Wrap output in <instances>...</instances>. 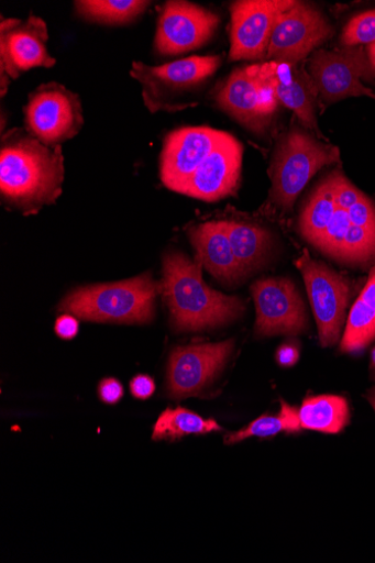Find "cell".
Returning <instances> with one entry per match:
<instances>
[{
    "label": "cell",
    "mask_w": 375,
    "mask_h": 563,
    "mask_svg": "<svg viewBox=\"0 0 375 563\" xmlns=\"http://www.w3.org/2000/svg\"><path fill=\"white\" fill-rule=\"evenodd\" d=\"M318 93L329 104L349 97L366 96L375 99V93L363 86L361 79L373 74L364 47L346 46L342 49H319L309 64Z\"/></svg>",
    "instance_id": "8"
},
{
    "label": "cell",
    "mask_w": 375,
    "mask_h": 563,
    "mask_svg": "<svg viewBox=\"0 0 375 563\" xmlns=\"http://www.w3.org/2000/svg\"><path fill=\"white\" fill-rule=\"evenodd\" d=\"M148 4L142 0H79L75 2V9L86 21L118 25L134 21Z\"/></svg>",
    "instance_id": "24"
},
{
    "label": "cell",
    "mask_w": 375,
    "mask_h": 563,
    "mask_svg": "<svg viewBox=\"0 0 375 563\" xmlns=\"http://www.w3.org/2000/svg\"><path fill=\"white\" fill-rule=\"evenodd\" d=\"M293 0H241L231 7L230 62L266 59L278 19Z\"/></svg>",
    "instance_id": "9"
},
{
    "label": "cell",
    "mask_w": 375,
    "mask_h": 563,
    "mask_svg": "<svg viewBox=\"0 0 375 563\" xmlns=\"http://www.w3.org/2000/svg\"><path fill=\"white\" fill-rule=\"evenodd\" d=\"M221 57H190L163 66L132 64L131 77L140 82L142 98L152 113L179 112L176 96L202 85L221 66Z\"/></svg>",
    "instance_id": "6"
},
{
    "label": "cell",
    "mask_w": 375,
    "mask_h": 563,
    "mask_svg": "<svg viewBox=\"0 0 375 563\" xmlns=\"http://www.w3.org/2000/svg\"><path fill=\"white\" fill-rule=\"evenodd\" d=\"M230 241L235 257L244 271L256 268L271 245V235L261 227L236 221H227Z\"/></svg>",
    "instance_id": "23"
},
{
    "label": "cell",
    "mask_w": 375,
    "mask_h": 563,
    "mask_svg": "<svg viewBox=\"0 0 375 563\" xmlns=\"http://www.w3.org/2000/svg\"><path fill=\"white\" fill-rule=\"evenodd\" d=\"M55 330L59 338L73 340L79 333V322L74 316H63L57 320Z\"/></svg>",
    "instance_id": "31"
},
{
    "label": "cell",
    "mask_w": 375,
    "mask_h": 563,
    "mask_svg": "<svg viewBox=\"0 0 375 563\" xmlns=\"http://www.w3.org/2000/svg\"><path fill=\"white\" fill-rule=\"evenodd\" d=\"M367 399L371 402V405L373 406L374 411H375V388L370 391Z\"/></svg>",
    "instance_id": "36"
},
{
    "label": "cell",
    "mask_w": 375,
    "mask_h": 563,
    "mask_svg": "<svg viewBox=\"0 0 375 563\" xmlns=\"http://www.w3.org/2000/svg\"><path fill=\"white\" fill-rule=\"evenodd\" d=\"M335 209L334 180L331 174L317 186L300 217L299 229L309 243L313 245L324 234Z\"/></svg>",
    "instance_id": "22"
},
{
    "label": "cell",
    "mask_w": 375,
    "mask_h": 563,
    "mask_svg": "<svg viewBox=\"0 0 375 563\" xmlns=\"http://www.w3.org/2000/svg\"><path fill=\"white\" fill-rule=\"evenodd\" d=\"M11 77L2 69H0V84H2V89H0V92H2V97H4L8 93Z\"/></svg>",
    "instance_id": "34"
},
{
    "label": "cell",
    "mask_w": 375,
    "mask_h": 563,
    "mask_svg": "<svg viewBox=\"0 0 375 563\" xmlns=\"http://www.w3.org/2000/svg\"><path fill=\"white\" fill-rule=\"evenodd\" d=\"M23 113L25 130L46 146L74 139L85 123L79 95L55 81L32 91Z\"/></svg>",
    "instance_id": "5"
},
{
    "label": "cell",
    "mask_w": 375,
    "mask_h": 563,
    "mask_svg": "<svg viewBox=\"0 0 375 563\" xmlns=\"http://www.w3.org/2000/svg\"><path fill=\"white\" fill-rule=\"evenodd\" d=\"M301 429L340 433L350 421L348 400L341 396H318L306 399L298 409Z\"/></svg>",
    "instance_id": "21"
},
{
    "label": "cell",
    "mask_w": 375,
    "mask_h": 563,
    "mask_svg": "<svg viewBox=\"0 0 375 563\" xmlns=\"http://www.w3.org/2000/svg\"><path fill=\"white\" fill-rule=\"evenodd\" d=\"M296 266L306 284L320 344L333 346L339 342L346 320L351 297L350 283L326 264L311 261L306 250Z\"/></svg>",
    "instance_id": "7"
},
{
    "label": "cell",
    "mask_w": 375,
    "mask_h": 563,
    "mask_svg": "<svg viewBox=\"0 0 375 563\" xmlns=\"http://www.w3.org/2000/svg\"><path fill=\"white\" fill-rule=\"evenodd\" d=\"M277 360L283 366H293L298 361V351L291 345H284L278 351Z\"/></svg>",
    "instance_id": "33"
},
{
    "label": "cell",
    "mask_w": 375,
    "mask_h": 563,
    "mask_svg": "<svg viewBox=\"0 0 375 563\" xmlns=\"http://www.w3.org/2000/svg\"><path fill=\"white\" fill-rule=\"evenodd\" d=\"M373 43H375V11L353 18L344 29L342 44L356 46Z\"/></svg>",
    "instance_id": "26"
},
{
    "label": "cell",
    "mask_w": 375,
    "mask_h": 563,
    "mask_svg": "<svg viewBox=\"0 0 375 563\" xmlns=\"http://www.w3.org/2000/svg\"><path fill=\"white\" fill-rule=\"evenodd\" d=\"M201 264L192 263L178 251L164 257V279L159 290L169 307L178 331H201L225 325L244 312L243 301L208 287L201 277Z\"/></svg>",
    "instance_id": "2"
},
{
    "label": "cell",
    "mask_w": 375,
    "mask_h": 563,
    "mask_svg": "<svg viewBox=\"0 0 375 563\" xmlns=\"http://www.w3.org/2000/svg\"><path fill=\"white\" fill-rule=\"evenodd\" d=\"M283 408L280 419L284 423L285 431L288 433H297L301 430L298 409L291 407L285 401H282Z\"/></svg>",
    "instance_id": "32"
},
{
    "label": "cell",
    "mask_w": 375,
    "mask_h": 563,
    "mask_svg": "<svg viewBox=\"0 0 375 563\" xmlns=\"http://www.w3.org/2000/svg\"><path fill=\"white\" fill-rule=\"evenodd\" d=\"M283 431H285V427L280 417H262L241 431L228 434L224 441L230 445L253 437H274Z\"/></svg>",
    "instance_id": "27"
},
{
    "label": "cell",
    "mask_w": 375,
    "mask_h": 563,
    "mask_svg": "<svg viewBox=\"0 0 375 563\" xmlns=\"http://www.w3.org/2000/svg\"><path fill=\"white\" fill-rule=\"evenodd\" d=\"M242 159L241 142L228 133L187 181L180 194L209 202L232 195L240 183Z\"/></svg>",
    "instance_id": "16"
},
{
    "label": "cell",
    "mask_w": 375,
    "mask_h": 563,
    "mask_svg": "<svg viewBox=\"0 0 375 563\" xmlns=\"http://www.w3.org/2000/svg\"><path fill=\"white\" fill-rule=\"evenodd\" d=\"M227 135V132L206 126L184 128L172 132L161 153V180L166 187L180 194L187 181Z\"/></svg>",
    "instance_id": "14"
},
{
    "label": "cell",
    "mask_w": 375,
    "mask_h": 563,
    "mask_svg": "<svg viewBox=\"0 0 375 563\" xmlns=\"http://www.w3.org/2000/svg\"><path fill=\"white\" fill-rule=\"evenodd\" d=\"M220 18L201 7L170 0L157 20L154 46L159 55L177 56L205 45L216 34Z\"/></svg>",
    "instance_id": "11"
},
{
    "label": "cell",
    "mask_w": 375,
    "mask_h": 563,
    "mask_svg": "<svg viewBox=\"0 0 375 563\" xmlns=\"http://www.w3.org/2000/svg\"><path fill=\"white\" fill-rule=\"evenodd\" d=\"M65 166L62 145L46 146L25 129L2 136L0 191L10 207L33 214L63 192Z\"/></svg>",
    "instance_id": "1"
},
{
    "label": "cell",
    "mask_w": 375,
    "mask_h": 563,
    "mask_svg": "<svg viewBox=\"0 0 375 563\" xmlns=\"http://www.w3.org/2000/svg\"><path fill=\"white\" fill-rule=\"evenodd\" d=\"M274 79L279 101L295 112L302 125L321 136L315 117V99L318 92L310 76L297 65L267 63Z\"/></svg>",
    "instance_id": "19"
},
{
    "label": "cell",
    "mask_w": 375,
    "mask_h": 563,
    "mask_svg": "<svg viewBox=\"0 0 375 563\" xmlns=\"http://www.w3.org/2000/svg\"><path fill=\"white\" fill-rule=\"evenodd\" d=\"M251 289L256 307V335H298L306 330V306L291 280L261 279Z\"/></svg>",
    "instance_id": "10"
},
{
    "label": "cell",
    "mask_w": 375,
    "mask_h": 563,
    "mask_svg": "<svg viewBox=\"0 0 375 563\" xmlns=\"http://www.w3.org/2000/svg\"><path fill=\"white\" fill-rule=\"evenodd\" d=\"M196 250V261L224 284L239 282L244 271L240 266L228 232L227 221L206 222L188 230Z\"/></svg>",
    "instance_id": "17"
},
{
    "label": "cell",
    "mask_w": 375,
    "mask_h": 563,
    "mask_svg": "<svg viewBox=\"0 0 375 563\" xmlns=\"http://www.w3.org/2000/svg\"><path fill=\"white\" fill-rule=\"evenodd\" d=\"M375 340V267L350 312L341 342L343 352L353 353L365 349Z\"/></svg>",
    "instance_id": "20"
},
{
    "label": "cell",
    "mask_w": 375,
    "mask_h": 563,
    "mask_svg": "<svg viewBox=\"0 0 375 563\" xmlns=\"http://www.w3.org/2000/svg\"><path fill=\"white\" fill-rule=\"evenodd\" d=\"M338 146L317 141L295 128L280 143L271 169L272 198L284 211L293 205L312 176L326 166L339 163Z\"/></svg>",
    "instance_id": "4"
},
{
    "label": "cell",
    "mask_w": 375,
    "mask_h": 563,
    "mask_svg": "<svg viewBox=\"0 0 375 563\" xmlns=\"http://www.w3.org/2000/svg\"><path fill=\"white\" fill-rule=\"evenodd\" d=\"M159 285L150 274L119 282L80 287L59 306L60 311L91 322L144 324L153 320Z\"/></svg>",
    "instance_id": "3"
},
{
    "label": "cell",
    "mask_w": 375,
    "mask_h": 563,
    "mask_svg": "<svg viewBox=\"0 0 375 563\" xmlns=\"http://www.w3.org/2000/svg\"><path fill=\"white\" fill-rule=\"evenodd\" d=\"M98 395L104 404L114 405L123 398L124 388L118 379L106 378L98 386Z\"/></svg>",
    "instance_id": "29"
},
{
    "label": "cell",
    "mask_w": 375,
    "mask_h": 563,
    "mask_svg": "<svg viewBox=\"0 0 375 563\" xmlns=\"http://www.w3.org/2000/svg\"><path fill=\"white\" fill-rule=\"evenodd\" d=\"M367 56L372 71L375 75V43L368 45Z\"/></svg>",
    "instance_id": "35"
},
{
    "label": "cell",
    "mask_w": 375,
    "mask_h": 563,
    "mask_svg": "<svg viewBox=\"0 0 375 563\" xmlns=\"http://www.w3.org/2000/svg\"><path fill=\"white\" fill-rule=\"evenodd\" d=\"M333 35L334 29L323 14L297 2L278 19L266 59L297 65Z\"/></svg>",
    "instance_id": "12"
},
{
    "label": "cell",
    "mask_w": 375,
    "mask_h": 563,
    "mask_svg": "<svg viewBox=\"0 0 375 563\" xmlns=\"http://www.w3.org/2000/svg\"><path fill=\"white\" fill-rule=\"evenodd\" d=\"M372 360H373V364L375 365V349L373 350V353H372Z\"/></svg>",
    "instance_id": "37"
},
{
    "label": "cell",
    "mask_w": 375,
    "mask_h": 563,
    "mask_svg": "<svg viewBox=\"0 0 375 563\" xmlns=\"http://www.w3.org/2000/svg\"><path fill=\"white\" fill-rule=\"evenodd\" d=\"M234 341L177 347L168 366V390L174 398L198 394L225 366Z\"/></svg>",
    "instance_id": "15"
},
{
    "label": "cell",
    "mask_w": 375,
    "mask_h": 563,
    "mask_svg": "<svg viewBox=\"0 0 375 563\" xmlns=\"http://www.w3.org/2000/svg\"><path fill=\"white\" fill-rule=\"evenodd\" d=\"M219 107L251 131H263L266 121L258 109L256 65L235 69L218 89Z\"/></svg>",
    "instance_id": "18"
},
{
    "label": "cell",
    "mask_w": 375,
    "mask_h": 563,
    "mask_svg": "<svg viewBox=\"0 0 375 563\" xmlns=\"http://www.w3.org/2000/svg\"><path fill=\"white\" fill-rule=\"evenodd\" d=\"M218 431H222V427L216 420H205L181 407L168 408L158 417L153 429L152 440L175 441L186 435H200Z\"/></svg>",
    "instance_id": "25"
},
{
    "label": "cell",
    "mask_w": 375,
    "mask_h": 563,
    "mask_svg": "<svg viewBox=\"0 0 375 563\" xmlns=\"http://www.w3.org/2000/svg\"><path fill=\"white\" fill-rule=\"evenodd\" d=\"M130 389L135 398L145 400L153 396L155 383L150 376L137 375L131 380Z\"/></svg>",
    "instance_id": "30"
},
{
    "label": "cell",
    "mask_w": 375,
    "mask_h": 563,
    "mask_svg": "<svg viewBox=\"0 0 375 563\" xmlns=\"http://www.w3.org/2000/svg\"><path fill=\"white\" fill-rule=\"evenodd\" d=\"M46 23L31 14L26 20L0 21V69L18 79L33 68H53L57 60L47 51Z\"/></svg>",
    "instance_id": "13"
},
{
    "label": "cell",
    "mask_w": 375,
    "mask_h": 563,
    "mask_svg": "<svg viewBox=\"0 0 375 563\" xmlns=\"http://www.w3.org/2000/svg\"><path fill=\"white\" fill-rule=\"evenodd\" d=\"M349 217L352 225L375 233V207L364 194L352 205Z\"/></svg>",
    "instance_id": "28"
}]
</instances>
